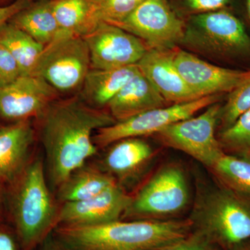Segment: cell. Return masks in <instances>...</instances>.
Wrapping results in <instances>:
<instances>
[{
    "label": "cell",
    "mask_w": 250,
    "mask_h": 250,
    "mask_svg": "<svg viewBox=\"0 0 250 250\" xmlns=\"http://www.w3.org/2000/svg\"><path fill=\"white\" fill-rule=\"evenodd\" d=\"M36 119L47 182L57 188L98 152L94 133L116 123L108 111L88 106L78 94L54 100Z\"/></svg>",
    "instance_id": "cell-1"
},
{
    "label": "cell",
    "mask_w": 250,
    "mask_h": 250,
    "mask_svg": "<svg viewBox=\"0 0 250 250\" xmlns=\"http://www.w3.org/2000/svg\"><path fill=\"white\" fill-rule=\"evenodd\" d=\"M192 231L190 219L118 220L95 226H58L53 234L67 250H154Z\"/></svg>",
    "instance_id": "cell-2"
},
{
    "label": "cell",
    "mask_w": 250,
    "mask_h": 250,
    "mask_svg": "<svg viewBox=\"0 0 250 250\" xmlns=\"http://www.w3.org/2000/svg\"><path fill=\"white\" fill-rule=\"evenodd\" d=\"M40 158L29 163L11 184L9 207L22 250H34L57 226L59 208Z\"/></svg>",
    "instance_id": "cell-3"
},
{
    "label": "cell",
    "mask_w": 250,
    "mask_h": 250,
    "mask_svg": "<svg viewBox=\"0 0 250 250\" xmlns=\"http://www.w3.org/2000/svg\"><path fill=\"white\" fill-rule=\"evenodd\" d=\"M190 220L192 230L219 248L231 250L250 239V206L228 190L207 194Z\"/></svg>",
    "instance_id": "cell-4"
},
{
    "label": "cell",
    "mask_w": 250,
    "mask_h": 250,
    "mask_svg": "<svg viewBox=\"0 0 250 250\" xmlns=\"http://www.w3.org/2000/svg\"><path fill=\"white\" fill-rule=\"evenodd\" d=\"M90 70L89 50L82 36L63 34L42 51L31 75L61 95H77Z\"/></svg>",
    "instance_id": "cell-5"
},
{
    "label": "cell",
    "mask_w": 250,
    "mask_h": 250,
    "mask_svg": "<svg viewBox=\"0 0 250 250\" xmlns=\"http://www.w3.org/2000/svg\"><path fill=\"white\" fill-rule=\"evenodd\" d=\"M182 44L214 57L250 56V37L243 23L222 9L192 16Z\"/></svg>",
    "instance_id": "cell-6"
},
{
    "label": "cell",
    "mask_w": 250,
    "mask_h": 250,
    "mask_svg": "<svg viewBox=\"0 0 250 250\" xmlns=\"http://www.w3.org/2000/svg\"><path fill=\"white\" fill-rule=\"evenodd\" d=\"M188 187L184 171L167 165L160 169L131 197L123 218L129 220H169L187 207Z\"/></svg>",
    "instance_id": "cell-7"
},
{
    "label": "cell",
    "mask_w": 250,
    "mask_h": 250,
    "mask_svg": "<svg viewBox=\"0 0 250 250\" xmlns=\"http://www.w3.org/2000/svg\"><path fill=\"white\" fill-rule=\"evenodd\" d=\"M221 107L219 104H213L198 116L166 126L156 136L167 147L182 151L211 168L225 154L215 136Z\"/></svg>",
    "instance_id": "cell-8"
},
{
    "label": "cell",
    "mask_w": 250,
    "mask_h": 250,
    "mask_svg": "<svg viewBox=\"0 0 250 250\" xmlns=\"http://www.w3.org/2000/svg\"><path fill=\"white\" fill-rule=\"evenodd\" d=\"M218 98L219 95H209L189 103L154 108L124 121L116 122L98 129L94 134V143L99 149L128 138L157 134L166 126L190 118L197 112L216 103Z\"/></svg>",
    "instance_id": "cell-9"
},
{
    "label": "cell",
    "mask_w": 250,
    "mask_h": 250,
    "mask_svg": "<svg viewBox=\"0 0 250 250\" xmlns=\"http://www.w3.org/2000/svg\"><path fill=\"white\" fill-rule=\"evenodd\" d=\"M115 25L139 38L149 49H156L182 44L187 27L166 0H144Z\"/></svg>",
    "instance_id": "cell-10"
},
{
    "label": "cell",
    "mask_w": 250,
    "mask_h": 250,
    "mask_svg": "<svg viewBox=\"0 0 250 250\" xmlns=\"http://www.w3.org/2000/svg\"><path fill=\"white\" fill-rule=\"evenodd\" d=\"M83 38L89 50L90 69L136 65L149 49L139 38L106 22L100 23Z\"/></svg>",
    "instance_id": "cell-11"
},
{
    "label": "cell",
    "mask_w": 250,
    "mask_h": 250,
    "mask_svg": "<svg viewBox=\"0 0 250 250\" xmlns=\"http://www.w3.org/2000/svg\"><path fill=\"white\" fill-rule=\"evenodd\" d=\"M171 55L188 86L200 98L229 93L250 75V70L239 71L217 66L178 47L171 49Z\"/></svg>",
    "instance_id": "cell-12"
},
{
    "label": "cell",
    "mask_w": 250,
    "mask_h": 250,
    "mask_svg": "<svg viewBox=\"0 0 250 250\" xmlns=\"http://www.w3.org/2000/svg\"><path fill=\"white\" fill-rule=\"evenodd\" d=\"M119 184L83 201L65 202L59 208L57 226H95L121 220L131 203Z\"/></svg>",
    "instance_id": "cell-13"
},
{
    "label": "cell",
    "mask_w": 250,
    "mask_h": 250,
    "mask_svg": "<svg viewBox=\"0 0 250 250\" xmlns=\"http://www.w3.org/2000/svg\"><path fill=\"white\" fill-rule=\"evenodd\" d=\"M59 95L39 77H20L0 88V118L16 122L37 118Z\"/></svg>",
    "instance_id": "cell-14"
},
{
    "label": "cell",
    "mask_w": 250,
    "mask_h": 250,
    "mask_svg": "<svg viewBox=\"0 0 250 250\" xmlns=\"http://www.w3.org/2000/svg\"><path fill=\"white\" fill-rule=\"evenodd\" d=\"M136 65L170 104L200 99L188 86L174 65L171 49H149Z\"/></svg>",
    "instance_id": "cell-15"
},
{
    "label": "cell",
    "mask_w": 250,
    "mask_h": 250,
    "mask_svg": "<svg viewBox=\"0 0 250 250\" xmlns=\"http://www.w3.org/2000/svg\"><path fill=\"white\" fill-rule=\"evenodd\" d=\"M30 120L0 129V186L11 184L30 162L35 141Z\"/></svg>",
    "instance_id": "cell-16"
},
{
    "label": "cell",
    "mask_w": 250,
    "mask_h": 250,
    "mask_svg": "<svg viewBox=\"0 0 250 250\" xmlns=\"http://www.w3.org/2000/svg\"><path fill=\"white\" fill-rule=\"evenodd\" d=\"M168 105L171 104L140 72L117 94L106 108L115 121L121 122Z\"/></svg>",
    "instance_id": "cell-17"
},
{
    "label": "cell",
    "mask_w": 250,
    "mask_h": 250,
    "mask_svg": "<svg viewBox=\"0 0 250 250\" xmlns=\"http://www.w3.org/2000/svg\"><path fill=\"white\" fill-rule=\"evenodd\" d=\"M139 72L137 65L106 70L90 69L77 94L88 106L103 109Z\"/></svg>",
    "instance_id": "cell-18"
},
{
    "label": "cell",
    "mask_w": 250,
    "mask_h": 250,
    "mask_svg": "<svg viewBox=\"0 0 250 250\" xmlns=\"http://www.w3.org/2000/svg\"><path fill=\"white\" fill-rule=\"evenodd\" d=\"M111 146L104 159V170L121 182L141 172L154 154L151 146L140 138L121 140Z\"/></svg>",
    "instance_id": "cell-19"
},
{
    "label": "cell",
    "mask_w": 250,
    "mask_h": 250,
    "mask_svg": "<svg viewBox=\"0 0 250 250\" xmlns=\"http://www.w3.org/2000/svg\"><path fill=\"white\" fill-rule=\"evenodd\" d=\"M117 182L106 171L86 164L70 174L59 188L58 197L62 203L83 201L97 196L116 186Z\"/></svg>",
    "instance_id": "cell-20"
},
{
    "label": "cell",
    "mask_w": 250,
    "mask_h": 250,
    "mask_svg": "<svg viewBox=\"0 0 250 250\" xmlns=\"http://www.w3.org/2000/svg\"><path fill=\"white\" fill-rule=\"evenodd\" d=\"M15 26L46 46L62 35L49 0H36L10 21Z\"/></svg>",
    "instance_id": "cell-21"
},
{
    "label": "cell",
    "mask_w": 250,
    "mask_h": 250,
    "mask_svg": "<svg viewBox=\"0 0 250 250\" xmlns=\"http://www.w3.org/2000/svg\"><path fill=\"white\" fill-rule=\"evenodd\" d=\"M0 45L4 46L18 62L22 76L31 75L45 47L10 22L0 28Z\"/></svg>",
    "instance_id": "cell-22"
},
{
    "label": "cell",
    "mask_w": 250,
    "mask_h": 250,
    "mask_svg": "<svg viewBox=\"0 0 250 250\" xmlns=\"http://www.w3.org/2000/svg\"><path fill=\"white\" fill-rule=\"evenodd\" d=\"M50 4L62 33L83 37L90 32L88 0H52Z\"/></svg>",
    "instance_id": "cell-23"
},
{
    "label": "cell",
    "mask_w": 250,
    "mask_h": 250,
    "mask_svg": "<svg viewBox=\"0 0 250 250\" xmlns=\"http://www.w3.org/2000/svg\"><path fill=\"white\" fill-rule=\"evenodd\" d=\"M211 169L228 187L250 197V159L224 154Z\"/></svg>",
    "instance_id": "cell-24"
},
{
    "label": "cell",
    "mask_w": 250,
    "mask_h": 250,
    "mask_svg": "<svg viewBox=\"0 0 250 250\" xmlns=\"http://www.w3.org/2000/svg\"><path fill=\"white\" fill-rule=\"evenodd\" d=\"M144 0H88L93 31L100 23L117 24Z\"/></svg>",
    "instance_id": "cell-25"
},
{
    "label": "cell",
    "mask_w": 250,
    "mask_h": 250,
    "mask_svg": "<svg viewBox=\"0 0 250 250\" xmlns=\"http://www.w3.org/2000/svg\"><path fill=\"white\" fill-rule=\"evenodd\" d=\"M250 109V75L231 90L228 101L221 107L220 118L224 129L229 127L243 113Z\"/></svg>",
    "instance_id": "cell-26"
},
{
    "label": "cell",
    "mask_w": 250,
    "mask_h": 250,
    "mask_svg": "<svg viewBox=\"0 0 250 250\" xmlns=\"http://www.w3.org/2000/svg\"><path fill=\"white\" fill-rule=\"evenodd\" d=\"M220 145L229 149L246 153L250 151V109L233 124L224 129L219 139Z\"/></svg>",
    "instance_id": "cell-27"
},
{
    "label": "cell",
    "mask_w": 250,
    "mask_h": 250,
    "mask_svg": "<svg viewBox=\"0 0 250 250\" xmlns=\"http://www.w3.org/2000/svg\"><path fill=\"white\" fill-rule=\"evenodd\" d=\"M154 250H220L207 237L192 230L188 236Z\"/></svg>",
    "instance_id": "cell-28"
},
{
    "label": "cell",
    "mask_w": 250,
    "mask_h": 250,
    "mask_svg": "<svg viewBox=\"0 0 250 250\" xmlns=\"http://www.w3.org/2000/svg\"><path fill=\"white\" fill-rule=\"evenodd\" d=\"M21 76L18 62L9 51L0 45V88L10 84Z\"/></svg>",
    "instance_id": "cell-29"
},
{
    "label": "cell",
    "mask_w": 250,
    "mask_h": 250,
    "mask_svg": "<svg viewBox=\"0 0 250 250\" xmlns=\"http://www.w3.org/2000/svg\"><path fill=\"white\" fill-rule=\"evenodd\" d=\"M188 9L197 14L213 12L223 9L229 0H184Z\"/></svg>",
    "instance_id": "cell-30"
},
{
    "label": "cell",
    "mask_w": 250,
    "mask_h": 250,
    "mask_svg": "<svg viewBox=\"0 0 250 250\" xmlns=\"http://www.w3.org/2000/svg\"><path fill=\"white\" fill-rule=\"evenodd\" d=\"M0 250H22L14 228L0 222Z\"/></svg>",
    "instance_id": "cell-31"
},
{
    "label": "cell",
    "mask_w": 250,
    "mask_h": 250,
    "mask_svg": "<svg viewBox=\"0 0 250 250\" xmlns=\"http://www.w3.org/2000/svg\"><path fill=\"white\" fill-rule=\"evenodd\" d=\"M32 1V0H16L11 4L0 6V28L10 22L16 14L29 6Z\"/></svg>",
    "instance_id": "cell-32"
},
{
    "label": "cell",
    "mask_w": 250,
    "mask_h": 250,
    "mask_svg": "<svg viewBox=\"0 0 250 250\" xmlns=\"http://www.w3.org/2000/svg\"><path fill=\"white\" fill-rule=\"evenodd\" d=\"M39 247V250H67L54 237L53 232L46 237Z\"/></svg>",
    "instance_id": "cell-33"
},
{
    "label": "cell",
    "mask_w": 250,
    "mask_h": 250,
    "mask_svg": "<svg viewBox=\"0 0 250 250\" xmlns=\"http://www.w3.org/2000/svg\"><path fill=\"white\" fill-rule=\"evenodd\" d=\"M231 250H250V239Z\"/></svg>",
    "instance_id": "cell-34"
},
{
    "label": "cell",
    "mask_w": 250,
    "mask_h": 250,
    "mask_svg": "<svg viewBox=\"0 0 250 250\" xmlns=\"http://www.w3.org/2000/svg\"><path fill=\"white\" fill-rule=\"evenodd\" d=\"M2 211V195H1V186H0V217Z\"/></svg>",
    "instance_id": "cell-35"
},
{
    "label": "cell",
    "mask_w": 250,
    "mask_h": 250,
    "mask_svg": "<svg viewBox=\"0 0 250 250\" xmlns=\"http://www.w3.org/2000/svg\"><path fill=\"white\" fill-rule=\"evenodd\" d=\"M247 9L250 19V0H247Z\"/></svg>",
    "instance_id": "cell-36"
},
{
    "label": "cell",
    "mask_w": 250,
    "mask_h": 250,
    "mask_svg": "<svg viewBox=\"0 0 250 250\" xmlns=\"http://www.w3.org/2000/svg\"><path fill=\"white\" fill-rule=\"evenodd\" d=\"M243 155L246 156V158L248 159H250V152L243 153Z\"/></svg>",
    "instance_id": "cell-37"
},
{
    "label": "cell",
    "mask_w": 250,
    "mask_h": 250,
    "mask_svg": "<svg viewBox=\"0 0 250 250\" xmlns=\"http://www.w3.org/2000/svg\"><path fill=\"white\" fill-rule=\"evenodd\" d=\"M11 1V2H14L16 0H0V2H5V1Z\"/></svg>",
    "instance_id": "cell-38"
},
{
    "label": "cell",
    "mask_w": 250,
    "mask_h": 250,
    "mask_svg": "<svg viewBox=\"0 0 250 250\" xmlns=\"http://www.w3.org/2000/svg\"><path fill=\"white\" fill-rule=\"evenodd\" d=\"M49 1H52V0H49Z\"/></svg>",
    "instance_id": "cell-39"
}]
</instances>
